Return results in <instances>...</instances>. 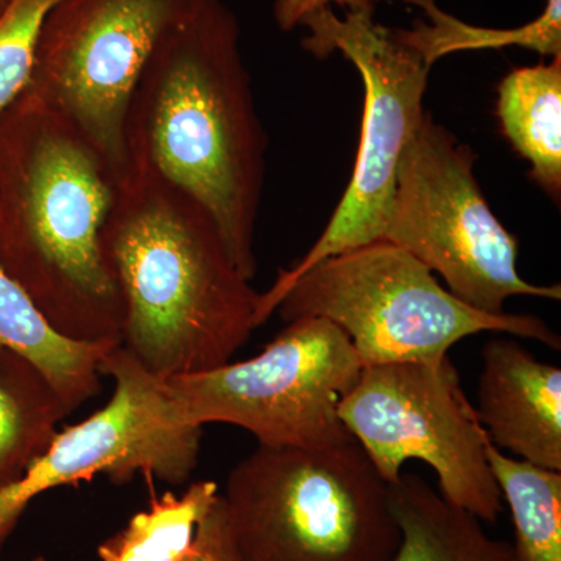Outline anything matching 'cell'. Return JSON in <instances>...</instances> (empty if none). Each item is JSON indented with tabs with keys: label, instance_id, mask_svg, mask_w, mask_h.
Masks as SVG:
<instances>
[{
	"label": "cell",
	"instance_id": "6da1fadb",
	"mask_svg": "<svg viewBox=\"0 0 561 561\" xmlns=\"http://www.w3.org/2000/svg\"><path fill=\"white\" fill-rule=\"evenodd\" d=\"M125 146L128 168L171 184L213 217L236 267L253 279L268 139L241 25L224 0H197L158 44L133 95Z\"/></svg>",
	"mask_w": 561,
	"mask_h": 561
},
{
	"label": "cell",
	"instance_id": "7a4b0ae2",
	"mask_svg": "<svg viewBox=\"0 0 561 561\" xmlns=\"http://www.w3.org/2000/svg\"><path fill=\"white\" fill-rule=\"evenodd\" d=\"M119 180L31 92L0 114V267L72 341L122 345L124 301L103 250Z\"/></svg>",
	"mask_w": 561,
	"mask_h": 561
},
{
	"label": "cell",
	"instance_id": "3957f363",
	"mask_svg": "<svg viewBox=\"0 0 561 561\" xmlns=\"http://www.w3.org/2000/svg\"><path fill=\"white\" fill-rule=\"evenodd\" d=\"M103 250L124 301L122 346L153 375L219 368L256 330L260 294L216 221L157 176L125 171Z\"/></svg>",
	"mask_w": 561,
	"mask_h": 561
},
{
	"label": "cell",
	"instance_id": "277c9868",
	"mask_svg": "<svg viewBox=\"0 0 561 561\" xmlns=\"http://www.w3.org/2000/svg\"><path fill=\"white\" fill-rule=\"evenodd\" d=\"M221 497L243 561H391L400 545L389 483L356 442L257 446Z\"/></svg>",
	"mask_w": 561,
	"mask_h": 561
},
{
	"label": "cell",
	"instance_id": "5b68a950",
	"mask_svg": "<svg viewBox=\"0 0 561 561\" xmlns=\"http://www.w3.org/2000/svg\"><path fill=\"white\" fill-rule=\"evenodd\" d=\"M284 323L317 317L348 337L364 367L438 362L481 332L530 339L552 350L560 335L529 313H489L459 300L434 272L387 241L328 257L290 284L276 311Z\"/></svg>",
	"mask_w": 561,
	"mask_h": 561
},
{
	"label": "cell",
	"instance_id": "8992f818",
	"mask_svg": "<svg viewBox=\"0 0 561 561\" xmlns=\"http://www.w3.org/2000/svg\"><path fill=\"white\" fill-rule=\"evenodd\" d=\"M373 16L375 10H346L342 20L324 9L301 22L311 32L302 49L320 60L341 51L359 70L365 91L359 149L348 187L320 238L260 294L256 328L271 319L290 284L313 265L382 241L402 154L426 113L423 98L431 68Z\"/></svg>",
	"mask_w": 561,
	"mask_h": 561
},
{
	"label": "cell",
	"instance_id": "52a82bcc",
	"mask_svg": "<svg viewBox=\"0 0 561 561\" xmlns=\"http://www.w3.org/2000/svg\"><path fill=\"white\" fill-rule=\"evenodd\" d=\"M476 154L424 113L402 154L382 241L408 251L479 311L504 313L512 297L561 300V287L527 283L519 242L494 216L474 176Z\"/></svg>",
	"mask_w": 561,
	"mask_h": 561
},
{
	"label": "cell",
	"instance_id": "ba28073f",
	"mask_svg": "<svg viewBox=\"0 0 561 561\" xmlns=\"http://www.w3.org/2000/svg\"><path fill=\"white\" fill-rule=\"evenodd\" d=\"M257 356L164 379L183 423L232 424L260 446L316 448L354 442L339 416L362 362L342 330L317 317L289 321Z\"/></svg>",
	"mask_w": 561,
	"mask_h": 561
},
{
	"label": "cell",
	"instance_id": "9c48e42d",
	"mask_svg": "<svg viewBox=\"0 0 561 561\" xmlns=\"http://www.w3.org/2000/svg\"><path fill=\"white\" fill-rule=\"evenodd\" d=\"M339 416L389 485L409 460L423 461L437 474L443 500L482 523L500 518L490 440L449 357L362 367Z\"/></svg>",
	"mask_w": 561,
	"mask_h": 561
},
{
	"label": "cell",
	"instance_id": "30bf717a",
	"mask_svg": "<svg viewBox=\"0 0 561 561\" xmlns=\"http://www.w3.org/2000/svg\"><path fill=\"white\" fill-rule=\"evenodd\" d=\"M197 0H61L47 18L24 91L60 114L117 176L125 127L158 44Z\"/></svg>",
	"mask_w": 561,
	"mask_h": 561
},
{
	"label": "cell",
	"instance_id": "8fae6325",
	"mask_svg": "<svg viewBox=\"0 0 561 561\" xmlns=\"http://www.w3.org/2000/svg\"><path fill=\"white\" fill-rule=\"evenodd\" d=\"M101 375L114 381L108 404L57 432L20 481L0 491V551L31 502L46 491L99 474L114 483L146 474L183 485L197 468L203 427L179 419L164 379L142 367L122 345L106 354Z\"/></svg>",
	"mask_w": 561,
	"mask_h": 561
},
{
	"label": "cell",
	"instance_id": "7c38bea8",
	"mask_svg": "<svg viewBox=\"0 0 561 561\" xmlns=\"http://www.w3.org/2000/svg\"><path fill=\"white\" fill-rule=\"evenodd\" d=\"M474 409L491 445L538 467L561 471V370L515 339L482 350Z\"/></svg>",
	"mask_w": 561,
	"mask_h": 561
},
{
	"label": "cell",
	"instance_id": "4fadbf2b",
	"mask_svg": "<svg viewBox=\"0 0 561 561\" xmlns=\"http://www.w3.org/2000/svg\"><path fill=\"white\" fill-rule=\"evenodd\" d=\"M0 346L44 373L70 412L101 391V364L119 345L77 342L60 334L18 280L0 267Z\"/></svg>",
	"mask_w": 561,
	"mask_h": 561
},
{
	"label": "cell",
	"instance_id": "5bb4252c",
	"mask_svg": "<svg viewBox=\"0 0 561 561\" xmlns=\"http://www.w3.org/2000/svg\"><path fill=\"white\" fill-rule=\"evenodd\" d=\"M400 545L391 561H522L512 542L491 538L481 519L443 500L415 474L389 485Z\"/></svg>",
	"mask_w": 561,
	"mask_h": 561
},
{
	"label": "cell",
	"instance_id": "9a60e30c",
	"mask_svg": "<svg viewBox=\"0 0 561 561\" xmlns=\"http://www.w3.org/2000/svg\"><path fill=\"white\" fill-rule=\"evenodd\" d=\"M497 116L530 176L553 201L561 195V57L512 70L500 84Z\"/></svg>",
	"mask_w": 561,
	"mask_h": 561
},
{
	"label": "cell",
	"instance_id": "2e32d148",
	"mask_svg": "<svg viewBox=\"0 0 561 561\" xmlns=\"http://www.w3.org/2000/svg\"><path fill=\"white\" fill-rule=\"evenodd\" d=\"M70 413L39 368L0 346V491L20 481Z\"/></svg>",
	"mask_w": 561,
	"mask_h": 561
},
{
	"label": "cell",
	"instance_id": "e0dca14e",
	"mask_svg": "<svg viewBox=\"0 0 561 561\" xmlns=\"http://www.w3.org/2000/svg\"><path fill=\"white\" fill-rule=\"evenodd\" d=\"M420 7L426 20L413 21L412 28H391L394 39L411 47L426 66L463 50L501 49L519 46L541 57H561V0H546L545 11L516 28H489L467 24L446 13L435 0H404Z\"/></svg>",
	"mask_w": 561,
	"mask_h": 561
},
{
	"label": "cell",
	"instance_id": "ac0fdd59",
	"mask_svg": "<svg viewBox=\"0 0 561 561\" xmlns=\"http://www.w3.org/2000/svg\"><path fill=\"white\" fill-rule=\"evenodd\" d=\"M502 501L511 508L516 556L522 561H561V471L486 448Z\"/></svg>",
	"mask_w": 561,
	"mask_h": 561
},
{
	"label": "cell",
	"instance_id": "d6986e66",
	"mask_svg": "<svg viewBox=\"0 0 561 561\" xmlns=\"http://www.w3.org/2000/svg\"><path fill=\"white\" fill-rule=\"evenodd\" d=\"M213 481L191 483L180 496L153 497L119 534L98 549L101 561H183L191 552L198 526L219 500Z\"/></svg>",
	"mask_w": 561,
	"mask_h": 561
},
{
	"label": "cell",
	"instance_id": "ffe728a7",
	"mask_svg": "<svg viewBox=\"0 0 561 561\" xmlns=\"http://www.w3.org/2000/svg\"><path fill=\"white\" fill-rule=\"evenodd\" d=\"M61 0H10L0 14V114L27 88L44 24Z\"/></svg>",
	"mask_w": 561,
	"mask_h": 561
},
{
	"label": "cell",
	"instance_id": "44dd1931",
	"mask_svg": "<svg viewBox=\"0 0 561 561\" xmlns=\"http://www.w3.org/2000/svg\"><path fill=\"white\" fill-rule=\"evenodd\" d=\"M183 561H243L232 538L221 493L198 526L191 552Z\"/></svg>",
	"mask_w": 561,
	"mask_h": 561
},
{
	"label": "cell",
	"instance_id": "7402d4cb",
	"mask_svg": "<svg viewBox=\"0 0 561 561\" xmlns=\"http://www.w3.org/2000/svg\"><path fill=\"white\" fill-rule=\"evenodd\" d=\"M378 2L381 0H276L275 21L280 31L290 32L309 14L331 9L332 3L345 10H375Z\"/></svg>",
	"mask_w": 561,
	"mask_h": 561
},
{
	"label": "cell",
	"instance_id": "603a6c76",
	"mask_svg": "<svg viewBox=\"0 0 561 561\" xmlns=\"http://www.w3.org/2000/svg\"><path fill=\"white\" fill-rule=\"evenodd\" d=\"M10 0H0V14L9 7Z\"/></svg>",
	"mask_w": 561,
	"mask_h": 561
},
{
	"label": "cell",
	"instance_id": "cb8c5ba5",
	"mask_svg": "<svg viewBox=\"0 0 561 561\" xmlns=\"http://www.w3.org/2000/svg\"><path fill=\"white\" fill-rule=\"evenodd\" d=\"M28 561H47V560H46V557H44V556H36V557H33V559H31Z\"/></svg>",
	"mask_w": 561,
	"mask_h": 561
}]
</instances>
